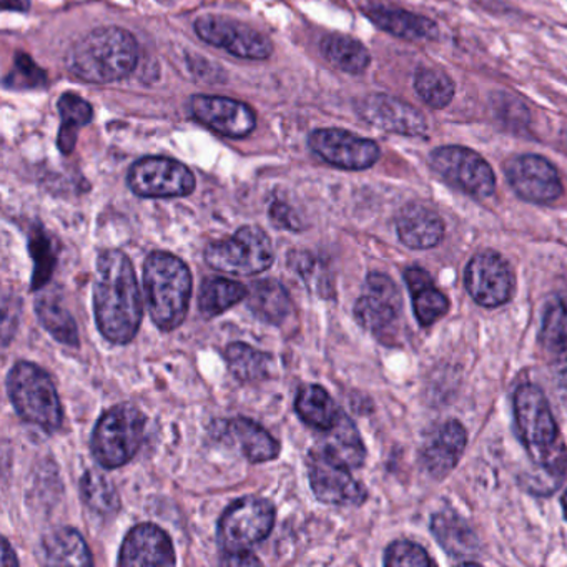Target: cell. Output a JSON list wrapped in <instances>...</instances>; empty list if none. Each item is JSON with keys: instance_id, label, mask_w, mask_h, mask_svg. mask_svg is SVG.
Returning <instances> with one entry per match:
<instances>
[{"instance_id": "1", "label": "cell", "mask_w": 567, "mask_h": 567, "mask_svg": "<svg viewBox=\"0 0 567 567\" xmlns=\"http://www.w3.org/2000/svg\"><path fill=\"white\" fill-rule=\"evenodd\" d=\"M94 315L99 331L111 343L128 344L137 337L144 303L134 265L124 251L99 255Z\"/></svg>"}, {"instance_id": "2", "label": "cell", "mask_w": 567, "mask_h": 567, "mask_svg": "<svg viewBox=\"0 0 567 567\" xmlns=\"http://www.w3.org/2000/svg\"><path fill=\"white\" fill-rule=\"evenodd\" d=\"M138 44L122 28H101L72 45L65 58L68 71L87 84L124 81L138 64Z\"/></svg>"}, {"instance_id": "3", "label": "cell", "mask_w": 567, "mask_h": 567, "mask_svg": "<svg viewBox=\"0 0 567 567\" xmlns=\"http://www.w3.org/2000/svg\"><path fill=\"white\" fill-rule=\"evenodd\" d=\"M194 278L182 258L168 251H152L144 264V291L148 315L162 331L184 323L190 307Z\"/></svg>"}, {"instance_id": "4", "label": "cell", "mask_w": 567, "mask_h": 567, "mask_svg": "<svg viewBox=\"0 0 567 567\" xmlns=\"http://www.w3.org/2000/svg\"><path fill=\"white\" fill-rule=\"evenodd\" d=\"M514 417L517 431L534 463L549 473L564 467L559 430L546 394L534 384H520L514 394Z\"/></svg>"}, {"instance_id": "5", "label": "cell", "mask_w": 567, "mask_h": 567, "mask_svg": "<svg viewBox=\"0 0 567 567\" xmlns=\"http://www.w3.org/2000/svg\"><path fill=\"white\" fill-rule=\"evenodd\" d=\"M9 398L25 423L55 433L64 421L61 398L51 374L31 361H19L8 374Z\"/></svg>"}, {"instance_id": "6", "label": "cell", "mask_w": 567, "mask_h": 567, "mask_svg": "<svg viewBox=\"0 0 567 567\" xmlns=\"http://www.w3.org/2000/svg\"><path fill=\"white\" fill-rule=\"evenodd\" d=\"M147 416L134 404H117L102 414L92 433V456L105 470H117L134 460L145 440Z\"/></svg>"}, {"instance_id": "7", "label": "cell", "mask_w": 567, "mask_h": 567, "mask_svg": "<svg viewBox=\"0 0 567 567\" xmlns=\"http://www.w3.org/2000/svg\"><path fill=\"white\" fill-rule=\"evenodd\" d=\"M204 257L208 267L221 274L254 277L274 265L275 251L267 231L245 225L230 238L208 244Z\"/></svg>"}, {"instance_id": "8", "label": "cell", "mask_w": 567, "mask_h": 567, "mask_svg": "<svg viewBox=\"0 0 567 567\" xmlns=\"http://www.w3.org/2000/svg\"><path fill=\"white\" fill-rule=\"evenodd\" d=\"M277 511L265 497L234 501L218 520V544L225 554L245 553L267 539L274 530Z\"/></svg>"}, {"instance_id": "9", "label": "cell", "mask_w": 567, "mask_h": 567, "mask_svg": "<svg viewBox=\"0 0 567 567\" xmlns=\"http://www.w3.org/2000/svg\"><path fill=\"white\" fill-rule=\"evenodd\" d=\"M430 165L441 178L476 198H487L496 192L493 167L477 152L463 145L437 147L430 154Z\"/></svg>"}, {"instance_id": "10", "label": "cell", "mask_w": 567, "mask_h": 567, "mask_svg": "<svg viewBox=\"0 0 567 567\" xmlns=\"http://www.w3.org/2000/svg\"><path fill=\"white\" fill-rule=\"evenodd\" d=\"M403 301L394 281L383 274L367 278L364 293L354 305L358 323L381 341H391L400 330Z\"/></svg>"}, {"instance_id": "11", "label": "cell", "mask_w": 567, "mask_h": 567, "mask_svg": "<svg viewBox=\"0 0 567 567\" xmlns=\"http://www.w3.org/2000/svg\"><path fill=\"white\" fill-rule=\"evenodd\" d=\"M128 188L142 198H181L197 187L194 172L168 157H145L128 171Z\"/></svg>"}, {"instance_id": "12", "label": "cell", "mask_w": 567, "mask_h": 567, "mask_svg": "<svg viewBox=\"0 0 567 567\" xmlns=\"http://www.w3.org/2000/svg\"><path fill=\"white\" fill-rule=\"evenodd\" d=\"M195 34L208 45L247 61H265L274 54V44L267 35L235 19L204 16L195 21Z\"/></svg>"}, {"instance_id": "13", "label": "cell", "mask_w": 567, "mask_h": 567, "mask_svg": "<svg viewBox=\"0 0 567 567\" xmlns=\"http://www.w3.org/2000/svg\"><path fill=\"white\" fill-rule=\"evenodd\" d=\"M311 152L327 164L343 171H367L381 157V148L370 138L343 128H318L308 137Z\"/></svg>"}, {"instance_id": "14", "label": "cell", "mask_w": 567, "mask_h": 567, "mask_svg": "<svg viewBox=\"0 0 567 567\" xmlns=\"http://www.w3.org/2000/svg\"><path fill=\"white\" fill-rule=\"evenodd\" d=\"M467 293L481 307L496 308L507 303L514 293V275L509 264L496 251L474 255L464 271Z\"/></svg>"}, {"instance_id": "15", "label": "cell", "mask_w": 567, "mask_h": 567, "mask_svg": "<svg viewBox=\"0 0 567 567\" xmlns=\"http://www.w3.org/2000/svg\"><path fill=\"white\" fill-rule=\"evenodd\" d=\"M506 178L517 197L529 204H553L563 195V182L559 172L536 154L517 155L507 162Z\"/></svg>"}, {"instance_id": "16", "label": "cell", "mask_w": 567, "mask_h": 567, "mask_svg": "<svg viewBox=\"0 0 567 567\" xmlns=\"http://www.w3.org/2000/svg\"><path fill=\"white\" fill-rule=\"evenodd\" d=\"M307 467L311 491L321 503L358 506L367 499V491L351 476V470L328 460L317 450L308 453Z\"/></svg>"}, {"instance_id": "17", "label": "cell", "mask_w": 567, "mask_h": 567, "mask_svg": "<svg viewBox=\"0 0 567 567\" xmlns=\"http://www.w3.org/2000/svg\"><path fill=\"white\" fill-rule=\"evenodd\" d=\"M357 112L367 124L388 134L423 137L427 132V121L423 112L393 95H367L357 102Z\"/></svg>"}, {"instance_id": "18", "label": "cell", "mask_w": 567, "mask_h": 567, "mask_svg": "<svg viewBox=\"0 0 567 567\" xmlns=\"http://www.w3.org/2000/svg\"><path fill=\"white\" fill-rule=\"evenodd\" d=\"M190 111L205 127L230 138L250 135L257 127V115L250 105L220 95H194Z\"/></svg>"}, {"instance_id": "19", "label": "cell", "mask_w": 567, "mask_h": 567, "mask_svg": "<svg viewBox=\"0 0 567 567\" xmlns=\"http://www.w3.org/2000/svg\"><path fill=\"white\" fill-rule=\"evenodd\" d=\"M175 547L162 527L145 523L132 527L118 553V566L161 567L175 566Z\"/></svg>"}, {"instance_id": "20", "label": "cell", "mask_w": 567, "mask_h": 567, "mask_svg": "<svg viewBox=\"0 0 567 567\" xmlns=\"http://www.w3.org/2000/svg\"><path fill=\"white\" fill-rule=\"evenodd\" d=\"M214 436L238 447L241 456L250 463H267L280 456V441L275 440L257 421L248 417H234L215 424Z\"/></svg>"}, {"instance_id": "21", "label": "cell", "mask_w": 567, "mask_h": 567, "mask_svg": "<svg viewBox=\"0 0 567 567\" xmlns=\"http://www.w3.org/2000/svg\"><path fill=\"white\" fill-rule=\"evenodd\" d=\"M466 443L467 433L460 421L451 420L441 424L427 437L421 451L424 470L436 480H443L460 463Z\"/></svg>"}, {"instance_id": "22", "label": "cell", "mask_w": 567, "mask_h": 567, "mask_svg": "<svg viewBox=\"0 0 567 567\" xmlns=\"http://www.w3.org/2000/svg\"><path fill=\"white\" fill-rule=\"evenodd\" d=\"M313 450L348 470L363 466L367 457V447L360 431L344 411H341L340 417L330 430L323 431Z\"/></svg>"}, {"instance_id": "23", "label": "cell", "mask_w": 567, "mask_h": 567, "mask_svg": "<svg viewBox=\"0 0 567 567\" xmlns=\"http://www.w3.org/2000/svg\"><path fill=\"white\" fill-rule=\"evenodd\" d=\"M401 244L411 250H430L444 238V224L440 215L420 204L406 205L396 218Z\"/></svg>"}, {"instance_id": "24", "label": "cell", "mask_w": 567, "mask_h": 567, "mask_svg": "<svg viewBox=\"0 0 567 567\" xmlns=\"http://www.w3.org/2000/svg\"><path fill=\"white\" fill-rule=\"evenodd\" d=\"M367 18L381 31L403 41H434L440 38V28L436 22L404 9L374 6L367 9Z\"/></svg>"}, {"instance_id": "25", "label": "cell", "mask_w": 567, "mask_h": 567, "mask_svg": "<svg viewBox=\"0 0 567 567\" xmlns=\"http://www.w3.org/2000/svg\"><path fill=\"white\" fill-rule=\"evenodd\" d=\"M431 530L443 549L450 556L457 557L461 564L464 563V557L473 560V556L480 553V539L473 527L453 511H440L434 514Z\"/></svg>"}, {"instance_id": "26", "label": "cell", "mask_w": 567, "mask_h": 567, "mask_svg": "<svg viewBox=\"0 0 567 567\" xmlns=\"http://www.w3.org/2000/svg\"><path fill=\"white\" fill-rule=\"evenodd\" d=\"M404 280L410 288L414 315L423 327H431L447 313L450 301L434 287L426 270L417 267L408 268Z\"/></svg>"}, {"instance_id": "27", "label": "cell", "mask_w": 567, "mask_h": 567, "mask_svg": "<svg viewBox=\"0 0 567 567\" xmlns=\"http://www.w3.org/2000/svg\"><path fill=\"white\" fill-rule=\"evenodd\" d=\"M250 288L247 305L255 317L275 327H280L290 318L293 303L287 288L280 281L265 278V280L255 281Z\"/></svg>"}, {"instance_id": "28", "label": "cell", "mask_w": 567, "mask_h": 567, "mask_svg": "<svg viewBox=\"0 0 567 567\" xmlns=\"http://www.w3.org/2000/svg\"><path fill=\"white\" fill-rule=\"evenodd\" d=\"M45 564L49 566H92L91 549L79 530L61 527L52 530L42 543Z\"/></svg>"}, {"instance_id": "29", "label": "cell", "mask_w": 567, "mask_h": 567, "mask_svg": "<svg viewBox=\"0 0 567 567\" xmlns=\"http://www.w3.org/2000/svg\"><path fill=\"white\" fill-rule=\"evenodd\" d=\"M295 411L307 426L323 433L337 423L343 410L337 406L333 398L320 384H305L298 391Z\"/></svg>"}, {"instance_id": "30", "label": "cell", "mask_w": 567, "mask_h": 567, "mask_svg": "<svg viewBox=\"0 0 567 567\" xmlns=\"http://www.w3.org/2000/svg\"><path fill=\"white\" fill-rule=\"evenodd\" d=\"M321 54L333 68L347 74L360 75L371 64L370 51L357 39L344 34L324 35L320 44Z\"/></svg>"}, {"instance_id": "31", "label": "cell", "mask_w": 567, "mask_h": 567, "mask_svg": "<svg viewBox=\"0 0 567 567\" xmlns=\"http://www.w3.org/2000/svg\"><path fill=\"white\" fill-rule=\"evenodd\" d=\"M248 288L224 277L205 278L198 297V310L205 318H215L247 300Z\"/></svg>"}, {"instance_id": "32", "label": "cell", "mask_w": 567, "mask_h": 567, "mask_svg": "<svg viewBox=\"0 0 567 567\" xmlns=\"http://www.w3.org/2000/svg\"><path fill=\"white\" fill-rule=\"evenodd\" d=\"M58 109L62 118L58 145L62 154L69 155L74 152L75 144H78L79 131L91 124L94 118V109L85 99L74 92L62 94L58 101Z\"/></svg>"}, {"instance_id": "33", "label": "cell", "mask_w": 567, "mask_h": 567, "mask_svg": "<svg viewBox=\"0 0 567 567\" xmlns=\"http://www.w3.org/2000/svg\"><path fill=\"white\" fill-rule=\"evenodd\" d=\"M228 370L240 383H258L270 378L271 360L270 354L258 351L257 348L237 341L228 344L225 351Z\"/></svg>"}, {"instance_id": "34", "label": "cell", "mask_w": 567, "mask_h": 567, "mask_svg": "<svg viewBox=\"0 0 567 567\" xmlns=\"http://www.w3.org/2000/svg\"><path fill=\"white\" fill-rule=\"evenodd\" d=\"M39 321L42 327L59 341L68 347H79L78 323H75L68 308L54 295H44L35 301Z\"/></svg>"}, {"instance_id": "35", "label": "cell", "mask_w": 567, "mask_h": 567, "mask_svg": "<svg viewBox=\"0 0 567 567\" xmlns=\"http://www.w3.org/2000/svg\"><path fill=\"white\" fill-rule=\"evenodd\" d=\"M414 91L427 107L441 111L453 102L456 85L446 72L424 68L414 75Z\"/></svg>"}, {"instance_id": "36", "label": "cell", "mask_w": 567, "mask_h": 567, "mask_svg": "<svg viewBox=\"0 0 567 567\" xmlns=\"http://www.w3.org/2000/svg\"><path fill=\"white\" fill-rule=\"evenodd\" d=\"M81 493L84 503L101 516L115 514L121 509V497L114 484L97 471H87L81 481Z\"/></svg>"}, {"instance_id": "37", "label": "cell", "mask_w": 567, "mask_h": 567, "mask_svg": "<svg viewBox=\"0 0 567 567\" xmlns=\"http://www.w3.org/2000/svg\"><path fill=\"white\" fill-rule=\"evenodd\" d=\"M540 343L554 353L567 351V298L550 301L544 311Z\"/></svg>"}, {"instance_id": "38", "label": "cell", "mask_w": 567, "mask_h": 567, "mask_svg": "<svg viewBox=\"0 0 567 567\" xmlns=\"http://www.w3.org/2000/svg\"><path fill=\"white\" fill-rule=\"evenodd\" d=\"M31 254L35 261L34 278H32V290H41L49 280L55 268L54 241L42 228L32 231Z\"/></svg>"}, {"instance_id": "39", "label": "cell", "mask_w": 567, "mask_h": 567, "mask_svg": "<svg viewBox=\"0 0 567 567\" xmlns=\"http://www.w3.org/2000/svg\"><path fill=\"white\" fill-rule=\"evenodd\" d=\"M491 107L501 124L509 125L513 131L526 127L530 122L529 109L519 97L506 92H497L491 97Z\"/></svg>"}, {"instance_id": "40", "label": "cell", "mask_w": 567, "mask_h": 567, "mask_svg": "<svg viewBox=\"0 0 567 567\" xmlns=\"http://www.w3.org/2000/svg\"><path fill=\"white\" fill-rule=\"evenodd\" d=\"M384 566L390 567H430L433 560L420 544L411 540H396L384 553Z\"/></svg>"}, {"instance_id": "41", "label": "cell", "mask_w": 567, "mask_h": 567, "mask_svg": "<svg viewBox=\"0 0 567 567\" xmlns=\"http://www.w3.org/2000/svg\"><path fill=\"white\" fill-rule=\"evenodd\" d=\"M48 82L45 72L32 61L31 55L19 52L16 55L14 69L11 75H8L4 85L8 89H35L41 87Z\"/></svg>"}, {"instance_id": "42", "label": "cell", "mask_w": 567, "mask_h": 567, "mask_svg": "<svg viewBox=\"0 0 567 567\" xmlns=\"http://www.w3.org/2000/svg\"><path fill=\"white\" fill-rule=\"evenodd\" d=\"M271 220L277 227L288 228V230H298L297 218H295L293 210L288 205L277 202L270 210Z\"/></svg>"}, {"instance_id": "43", "label": "cell", "mask_w": 567, "mask_h": 567, "mask_svg": "<svg viewBox=\"0 0 567 567\" xmlns=\"http://www.w3.org/2000/svg\"><path fill=\"white\" fill-rule=\"evenodd\" d=\"M554 380H556L557 396H559L560 403L567 408V358L557 364Z\"/></svg>"}, {"instance_id": "44", "label": "cell", "mask_w": 567, "mask_h": 567, "mask_svg": "<svg viewBox=\"0 0 567 567\" xmlns=\"http://www.w3.org/2000/svg\"><path fill=\"white\" fill-rule=\"evenodd\" d=\"M221 564H227V566H254L255 564V566H258L261 560L250 550H245V553L225 554Z\"/></svg>"}, {"instance_id": "45", "label": "cell", "mask_w": 567, "mask_h": 567, "mask_svg": "<svg viewBox=\"0 0 567 567\" xmlns=\"http://www.w3.org/2000/svg\"><path fill=\"white\" fill-rule=\"evenodd\" d=\"M4 11L29 12L31 11V0H0Z\"/></svg>"}, {"instance_id": "46", "label": "cell", "mask_w": 567, "mask_h": 567, "mask_svg": "<svg viewBox=\"0 0 567 567\" xmlns=\"http://www.w3.org/2000/svg\"><path fill=\"white\" fill-rule=\"evenodd\" d=\"M2 566L4 567H14L19 566L18 556H16V550L12 549L11 544H9L8 539H2Z\"/></svg>"}, {"instance_id": "47", "label": "cell", "mask_w": 567, "mask_h": 567, "mask_svg": "<svg viewBox=\"0 0 567 567\" xmlns=\"http://www.w3.org/2000/svg\"><path fill=\"white\" fill-rule=\"evenodd\" d=\"M563 509H564V514H566V517H567V491H566V494H564V496H563Z\"/></svg>"}]
</instances>
